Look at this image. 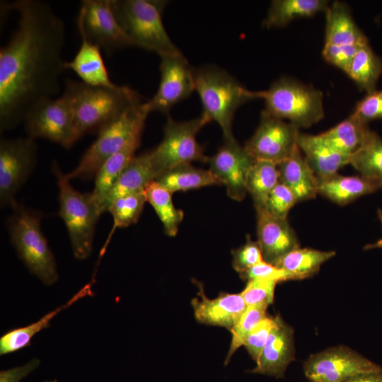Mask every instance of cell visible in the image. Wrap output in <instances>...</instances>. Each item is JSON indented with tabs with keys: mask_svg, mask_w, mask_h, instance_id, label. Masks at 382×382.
Wrapping results in <instances>:
<instances>
[{
	"mask_svg": "<svg viewBox=\"0 0 382 382\" xmlns=\"http://www.w3.org/2000/svg\"><path fill=\"white\" fill-rule=\"evenodd\" d=\"M6 6L16 11L18 24L0 49L1 133L23 122L38 101L55 98L66 70V26L51 6L39 0H17Z\"/></svg>",
	"mask_w": 382,
	"mask_h": 382,
	"instance_id": "6da1fadb",
	"label": "cell"
},
{
	"mask_svg": "<svg viewBox=\"0 0 382 382\" xmlns=\"http://www.w3.org/2000/svg\"><path fill=\"white\" fill-rule=\"evenodd\" d=\"M62 96L70 105L81 137L98 133L129 108L142 103L140 94L127 86H93L71 79L66 81Z\"/></svg>",
	"mask_w": 382,
	"mask_h": 382,
	"instance_id": "7a4b0ae2",
	"label": "cell"
},
{
	"mask_svg": "<svg viewBox=\"0 0 382 382\" xmlns=\"http://www.w3.org/2000/svg\"><path fill=\"white\" fill-rule=\"evenodd\" d=\"M195 91L207 123L216 122L224 140L233 139L232 123L237 110L245 103L260 98V91H252L225 70L207 65L193 69Z\"/></svg>",
	"mask_w": 382,
	"mask_h": 382,
	"instance_id": "3957f363",
	"label": "cell"
},
{
	"mask_svg": "<svg viewBox=\"0 0 382 382\" xmlns=\"http://www.w3.org/2000/svg\"><path fill=\"white\" fill-rule=\"evenodd\" d=\"M7 219L10 241L30 274L50 286L59 273L54 255L41 228L42 214L18 202Z\"/></svg>",
	"mask_w": 382,
	"mask_h": 382,
	"instance_id": "277c9868",
	"label": "cell"
},
{
	"mask_svg": "<svg viewBox=\"0 0 382 382\" xmlns=\"http://www.w3.org/2000/svg\"><path fill=\"white\" fill-rule=\"evenodd\" d=\"M52 168L59 190V215L67 229L74 257L84 260L91 255L96 226L101 214L91 192L82 193L74 189L57 161L53 162Z\"/></svg>",
	"mask_w": 382,
	"mask_h": 382,
	"instance_id": "5b68a950",
	"label": "cell"
},
{
	"mask_svg": "<svg viewBox=\"0 0 382 382\" xmlns=\"http://www.w3.org/2000/svg\"><path fill=\"white\" fill-rule=\"evenodd\" d=\"M167 3L163 0H111L117 19L139 48L154 52L160 57L182 53L163 22Z\"/></svg>",
	"mask_w": 382,
	"mask_h": 382,
	"instance_id": "8992f818",
	"label": "cell"
},
{
	"mask_svg": "<svg viewBox=\"0 0 382 382\" xmlns=\"http://www.w3.org/2000/svg\"><path fill=\"white\" fill-rule=\"evenodd\" d=\"M264 112L288 120L298 129L309 127L324 117L323 93L290 77H281L265 91H260Z\"/></svg>",
	"mask_w": 382,
	"mask_h": 382,
	"instance_id": "52a82bcc",
	"label": "cell"
},
{
	"mask_svg": "<svg viewBox=\"0 0 382 382\" xmlns=\"http://www.w3.org/2000/svg\"><path fill=\"white\" fill-rule=\"evenodd\" d=\"M146 102L136 104L103 128L67 177L71 180L95 178L105 162L127 141L139 122L150 113Z\"/></svg>",
	"mask_w": 382,
	"mask_h": 382,
	"instance_id": "ba28073f",
	"label": "cell"
},
{
	"mask_svg": "<svg viewBox=\"0 0 382 382\" xmlns=\"http://www.w3.org/2000/svg\"><path fill=\"white\" fill-rule=\"evenodd\" d=\"M200 115L187 121L178 122L168 117L159 144L150 151L156 178L162 173L181 164L193 161L208 162L197 134L207 125Z\"/></svg>",
	"mask_w": 382,
	"mask_h": 382,
	"instance_id": "9c48e42d",
	"label": "cell"
},
{
	"mask_svg": "<svg viewBox=\"0 0 382 382\" xmlns=\"http://www.w3.org/2000/svg\"><path fill=\"white\" fill-rule=\"evenodd\" d=\"M23 122L28 137L45 139L66 149L81 138L70 105L62 95L36 103L28 110Z\"/></svg>",
	"mask_w": 382,
	"mask_h": 382,
	"instance_id": "30bf717a",
	"label": "cell"
},
{
	"mask_svg": "<svg viewBox=\"0 0 382 382\" xmlns=\"http://www.w3.org/2000/svg\"><path fill=\"white\" fill-rule=\"evenodd\" d=\"M37 158L35 139L1 138L0 141V205H16V195L32 174Z\"/></svg>",
	"mask_w": 382,
	"mask_h": 382,
	"instance_id": "8fae6325",
	"label": "cell"
},
{
	"mask_svg": "<svg viewBox=\"0 0 382 382\" xmlns=\"http://www.w3.org/2000/svg\"><path fill=\"white\" fill-rule=\"evenodd\" d=\"M78 31L108 55L127 47H139L117 19L111 0H83L76 18Z\"/></svg>",
	"mask_w": 382,
	"mask_h": 382,
	"instance_id": "7c38bea8",
	"label": "cell"
},
{
	"mask_svg": "<svg viewBox=\"0 0 382 382\" xmlns=\"http://www.w3.org/2000/svg\"><path fill=\"white\" fill-rule=\"evenodd\" d=\"M311 382H342L361 374L378 372L382 368L345 346H336L311 355L303 364Z\"/></svg>",
	"mask_w": 382,
	"mask_h": 382,
	"instance_id": "4fadbf2b",
	"label": "cell"
},
{
	"mask_svg": "<svg viewBox=\"0 0 382 382\" xmlns=\"http://www.w3.org/2000/svg\"><path fill=\"white\" fill-rule=\"evenodd\" d=\"M299 134V129L294 125L262 110L260 124L244 148L255 160L277 165L298 147Z\"/></svg>",
	"mask_w": 382,
	"mask_h": 382,
	"instance_id": "5bb4252c",
	"label": "cell"
},
{
	"mask_svg": "<svg viewBox=\"0 0 382 382\" xmlns=\"http://www.w3.org/2000/svg\"><path fill=\"white\" fill-rule=\"evenodd\" d=\"M160 58L159 85L146 103L151 112L168 114L174 105L190 97L195 91L194 71L183 53Z\"/></svg>",
	"mask_w": 382,
	"mask_h": 382,
	"instance_id": "9a60e30c",
	"label": "cell"
},
{
	"mask_svg": "<svg viewBox=\"0 0 382 382\" xmlns=\"http://www.w3.org/2000/svg\"><path fill=\"white\" fill-rule=\"evenodd\" d=\"M255 159L235 138L224 140L218 151L209 157V170L224 185L230 198L244 199L248 173Z\"/></svg>",
	"mask_w": 382,
	"mask_h": 382,
	"instance_id": "2e32d148",
	"label": "cell"
},
{
	"mask_svg": "<svg viewBox=\"0 0 382 382\" xmlns=\"http://www.w3.org/2000/svg\"><path fill=\"white\" fill-rule=\"evenodd\" d=\"M255 210L257 243L264 261L273 265L290 251L299 248L296 234L287 219L274 216L263 208Z\"/></svg>",
	"mask_w": 382,
	"mask_h": 382,
	"instance_id": "e0dca14e",
	"label": "cell"
},
{
	"mask_svg": "<svg viewBox=\"0 0 382 382\" xmlns=\"http://www.w3.org/2000/svg\"><path fill=\"white\" fill-rule=\"evenodd\" d=\"M274 318L275 324L259 360L248 372L282 378L294 359V336L292 329L279 316Z\"/></svg>",
	"mask_w": 382,
	"mask_h": 382,
	"instance_id": "ac0fdd59",
	"label": "cell"
},
{
	"mask_svg": "<svg viewBox=\"0 0 382 382\" xmlns=\"http://www.w3.org/2000/svg\"><path fill=\"white\" fill-rule=\"evenodd\" d=\"M146 120L144 118L139 122L126 143L105 162L95 177L91 195L101 214L104 213L103 206L110 190L135 156L141 144Z\"/></svg>",
	"mask_w": 382,
	"mask_h": 382,
	"instance_id": "d6986e66",
	"label": "cell"
},
{
	"mask_svg": "<svg viewBox=\"0 0 382 382\" xmlns=\"http://www.w3.org/2000/svg\"><path fill=\"white\" fill-rule=\"evenodd\" d=\"M200 299L192 301L195 318L202 323L226 328L231 330L247 308L241 294L221 293L218 297L207 298L200 287Z\"/></svg>",
	"mask_w": 382,
	"mask_h": 382,
	"instance_id": "ffe728a7",
	"label": "cell"
},
{
	"mask_svg": "<svg viewBox=\"0 0 382 382\" xmlns=\"http://www.w3.org/2000/svg\"><path fill=\"white\" fill-rule=\"evenodd\" d=\"M298 146L318 180L337 173L349 164L350 157L334 149L320 134L299 133Z\"/></svg>",
	"mask_w": 382,
	"mask_h": 382,
	"instance_id": "44dd1931",
	"label": "cell"
},
{
	"mask_svg": "<svg viewBox=\"0 0 382 382\" xmlns=\"http://www.w3.org/2000/svg\"><path fill=\"white\" fill-rule=\"evenodd\" d=\"M94 279L83 286L65 303L44 315L37 321L23 327L14 328L0 337V355L16 352L31 345L33 337L50 325L52 320L62 311L68 308L79 299L93 296L92 285Z\"/></svg>",
	"mask_w": 382,
	"mask_h": 382,
	"instance_id": "7402d4cb",
	"label": "cell"
},
{
	"mask_svg": "<svg viewBox=\"0 0 382 382\" xmlns=\"http://www.w3.org/2000/svg\"><path fill=\"white\" fill-rule=\"evenodd\" d=\"M277 168L279 182L294 192L298 202L316 197L318 180L299 146Z\"/></svg>",
	"mask_w": 382,
	"mask_h": 382,
	"instance_id": "603a6c76",
	"label": "cell"
},
{
	"mask_svg": "<svg viewBox=\"0 0 382 382\" xmlns=\"http://www.w3.org/2000/svg\"><path fill=\"white\" fill-rule=\"evenodd\" d=\"M81 43L74 59L65 62L66 69L72 70L86 84L115 87L110 79L101 54V49L80 33Z\"/></svg>",
	"mask_w": 382,
	"mask_h": 382,
	"instance_id": "cb8c5ba5",
	"label": "cell"
},
{
	"mask_svg": "<svg viewBox=\"0 0 382 382\" xmlns=\"http://www.w3.org/2000/svg\"><path fill=\"white\" fill-rule=\"evenodd\" d=\"M156 178L150 151L135 156L110 190L103 206L104 212L117 198L143 192L146 185Z\"/></svg>",
	"mask_w": 382,
	"mask_h": 382,
	"instance_id": "d4e9b609",
	"label": "cell"
},
{
	"mask_svg": "<svg viewBox=\"0 0 382 382\" xmlns=\"http://www.w3.org/2000/svg\"><path fill=\"white\" fill-rule=\"evenodd\" d=\"M318 180V193L342 206L382 189L380 183L361 175L345 176L337 173Z\"/></svg>",
	"mask_w": 382,
	"mask_h": 382,
	"instance_id": "484cf974",
	"label": "cell"
},
{
	"mask_svg": "<svg viewBox=\"0 0 382 382\" xmlns=\"http://www.w3.org/2000/svg\"><path fill=\"white\" fill-rule=\"evenodd\" d=\"M324 13L325 43L358 45L369 44L366 36L355 23L345 3L335 1L328 5Z\"/></svg>",
	"mask_w": 382,
	"mask_h": 382,
	"instance_id": "4316f807",
	"label": "cell"
},
{
	"mask_svg": "<svg viewBox=\"0 0 382 382\" xmlns=\"http://www.w3.org/2000/svg\"><path fill=\"white\" fill-rule=\"evenodd\" d=\"M329 4L326 0H274L262 25L267 29L282 28L295 19L325 12Z\"/></svg>",
	"mask_w": 382,
	"mask_h": 382,
	"instance_id": "83f0119b",
	"label": "cell"
},
{
	"mask_svg": "<svg viewBox=\"0 0 382 382\" xmlns=\"http://www.w3.org/2000/svg\"><path fill=\"white\" fill-rule=\"evenodd\" d=\"M155 180L172 193L221 185L209 169L198 168L191 163L176 166L162 173Z\"/></svg>",
	"mask_w": 382,
	"mask_h": 382,
	"instance_id": "f1b7e54d",
	"label": "cell"
},
{
	"mask_svg": "<svg viewBox=\"0 0 382 382\" xmlns=\"http://www.w3.org/2000/svg\"><path fill=\"white\" fill-rule=\"evenodd\" d=\"M369 130L367 123L352 113L320 136L334 149L350 157L361 146Z\"/></svg>",
	"mask_w": 382,
	"mask_h": 382,
	"instance_id": "f546056e",
	"label": "cell"
},
{
	"mask_svg": "<svg viewBox=\"0 0 382 382\" xmlns=\"http://www.w3.org/2000/svg\"><path fill=\"white\" fill-rule=\"evenodd\" d=\"M335 255L334 251L298 248L279 258L273 265L288 272L294 280L303 279L316 274L320 266Z\"/></svg>",
	"mask_w": 382,
	"mask_h": 382,
	"instance_id": "4dcf8cb0",
	"label": "cell"
},
{
	"mask_svg": "<svg viewBox=\"0 0 382 382\" xmlns=\"http://www.w3.org/2000/svg\"><path fill=\"white\" fill-rule=\"evenodd\" d=\"M146 202L154 208L161 221L165 233L175 236L184 217L182 210L177 209L172 200V192L156 180L150 181L144 190Z\"/></svg>",
	"mask_w": 382,
	"mask_h": 382,
	"instance_id": "1f68e13d",
	"label": "cell"
},
{
	"mask_svg": "<svg viewBox=\"0 0 382 382\" xmlns=\"http://www.w3.org/2000/svg\"><path fill=\"white\" fill-rule=\"evenodd\" d=\"M361 91L367 93L376 91L382 73V59L369 44L361 46L345 72Z\"/></svg>",
	"mask_w": 382,
	"mask_h": 382,
	"instance_id": "d6a6232c",
	"label": "cell"
},
{
	"mask_svg": "<svg viewBox=\"0 0 382 382\" xmlns=\"http://www.w3.org/2000/svg\"><path fill=\"white\" fill-rule=\"evenodd\" d=\"M349 164L361 175L382 185V138L370 129L361 146L350 156Z\"/></svg>",
	"mask_w": 382,
	"mask_h": 382,
	"instance_id": "836d02e7",
	"label": "cell"
},
{
	"mask_svg": "<svg viewBox=\"0 0 382 382\" xmlns=\"http://www.w3.org/2000/svg\"><path fill=\"white\" fill-rule=\"evenodd\" d=\"M279 183L276 163L255 160L248 173L246 189L253 198L255 209L264 207L268 195Z\"/></svg>",
	"mask_w": 382,
	"mask_h": 382,
	"instance_id": "e575fe53",
	"label": "cell"
},
{
	"mask_svg": "<svg viewBox=\"0 0 382 382\" xmlns=\"http://www.w3.org/2000/svg\"><path fill=\"white\" fill-rule=\"evenodd\" d=\"M146 202V196L143 191L117 198L110 203L107 212L112 216L113 226L100 252V257L105 251L108 241L116 228H125L137 222Z\"/></svg>",
	"mask_w": 382,
	"mask_h": 382,
	"instance_id": "d590c367",
	"label": "cell"
},
{
	"mask_svg": "<svg viewBox=\"0 0 382 382\" xmlns=\"http://www.w3.org/2000/svg\"><path fill=\"white\" fill-rule=\"evenodd\" d=\"M267 308V306L266 305L247 307L237 323L230 330L232 334V339L224 361L225 365L229 362L236 351L240 347L243 346L245 339L252 330L266 317Z\"/></svg>",
	"mask_w": 382,
	"mask_h": 382,
	"instance_id": "8d00e7d4",
	"label": "cell"
},
{
	"mask_svg": "<svg viewBox=\"0 0 382 382\" xmlns=\"http://www.w3.org/2000/svg\"><path fill=\"white\" fill-rule=\"evenodd\" d=\"M296 202L294 192L279 182L268 195L263 209L274 216L287 219L289 212Z\"/></svg>",
	"mask_w": 382,
	"mask_h": 382,
	"instance_id": "74e56055",
	"label": "cell"
},
{
	"mask_svg": "<svg viewBox=\"0 0 382 382\" xmlns=\"http://www.w3.org/2000/svg\"><path fill=\"white\" fill-rule=\"evenodd\" d=\"M278 282L272 280L253 279L241 293L247 306H269L274 301V289Z\"/></svg>",
	"mask_w": 382,
	"mask_h": 382,
	"instance_id": "f35d334b",
	"label": "cell"
},
{
	"mask_svg": "<svg viewBox=\"0 0 382 382\" xmlns=\"http://www.w3.org/2000/svg\"><path fill=\"white\" fill-rule=\"evenodd\" d=\"M232 255L233 267L239 274L264 261L259 243L252 241L249 235L244 245L232 251Z\"/></svg>",
	"mask_w": 382,
	"mask_h": 382,
	"instance_id": "ab89813d",
	"label": "cell"
},
{
	"mask_svg": "<svg viewBox=\"0 0 382 382\" xmlns=\"http://www.w3.org/2000/svg\"><path fill=\"white\" fill-rule=\"evenodd\" d=\"M274 324V318L266 316L252 330L244 342L243 346L255 363L259 360Z\"/></svg>",
	"mask_w": 382,
	"mask_h": 382,
	"instance_id": "60d3db41",
	"label": "cell"
},
{
	"mask_svg": "<svg viewBox=\"0 0 382 382\" xmlns=\"http://www.w3.org/2000/svg\"><path fill=\"white\" fill-rule=\"evenodd\" d=\"M361 46L363 45L325 43L322 55L328 63L346 72L352 59Z\"/></svg>",
	"mask_w": 382,
	"mask_h": 382,
	"instance_id": "b9f144b4",
	"label": "cell"
},
{
	"mask_svg": "<svg viewBox=\"0 0 382 382\" xmlns=\"http://www.w3.org/2000/svg\"><path fill=\"white\" fill-rule=\"evenodd\" d=\"M364 122L382 119V90L367 93L356 105L352 112Z\"/></svg>",
	"mask_w": 382,
	"mask_h": 382,
	"instance_id": "7bdbcfd3",
	"label": "cell"
},
{
	"mask_svg": "<svg viewBox=\"0 0 382 382\" xmlns=\"http://www.w3.org/2000/svg\"><path fill=\"white\" fill-rule=\"evenodd\" d=\"M244 280L265 279L279 282L294 280L291 274L270 263L262 261L240 274Z\"/></svg>",
	"mask_w": 382,
	"mask_h": 382,
	"instance_id": "ee69618b",
	"label": "cell"
},
{
	"mask_svg": "<svg viewBox=\"0 0 382 382\" xmlns=\"http://www.w3.org/2000/svg\"><path fill=\"white\" fill-rule=\"evenodd\" d=\"M40 364V360L33 358L28 363L0 371V382H20L35 371Z\"/></svg>",
	"mask_w": 382,
	"mask_h": 382,
	"instance_id": "f6af8a7d",
	"label": "cell"
},
{
	"mask_svg": "<svg viewBox=\"0 0 382 382\" xmlns=\"http://www.w3.org/2000/svg\"><path fill=\"white\" fill-rule=\"evenodd\" d=\"M342 382H382V371L358 374L349 377Z\"/></svg>",
	"mask_w": 382,
	"mask_h": 382,
	"instance_id": "bcb514c9",
	"label": "cell"
},
{
	"mask_svg": "<svg viewBox=\"0 0 382 382\" xmlns=\"http://www.w3.org/2000/svg\"><path fill=\"white\" fill-rule=\"evenodd\" d=\"M378 218L382 226V209H378L377 210ZM375 248H382V237L373 243H369L364 247V250H371Z\"/></svg>",
	"mask_w": 382,
	"mask_h": 382,
	"instance_id": "7dc6e473",
	"label": "cell"
}]
</instances>
